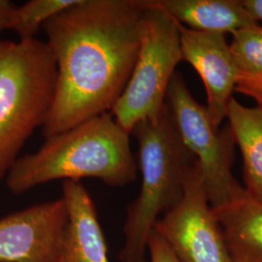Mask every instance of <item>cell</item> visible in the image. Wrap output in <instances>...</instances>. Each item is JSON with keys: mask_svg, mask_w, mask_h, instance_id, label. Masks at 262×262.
<instances>
[{"mask_svg": "<svg viewBox=\"0 0 262 262\" xmlns=\"http://www.w3.org/2000/svg\"><path fill=\"white\" fill-rule=\"evenodd\" d=\"M130 134L105 113L45 139L35 152L19 158L5 182L13 194H23L56 180H100L113 187L133 183L138 165Z\"/></svg>", "mask_w": 262, "mask_h": 262, "instance_id": "cell-2", "label": "cell"}, {"mask_svg": "<svg viewBox=\"0 0 262 262\" xmlns=\"http://www.w3.org/2000/svg\"><path fill=\"white\" fill-rule=\"evenodd\" d=\"M232 262H262V204L247 193L213 209Z\"/></svg>", "mask_w": 262, "mask_h": 262, "instance_id": "cell-12", "label": "cell"}, {"mask_svg": "<svg viewBox=\"0 0 262 262\" xmlns=\"http://www.w3.org/2000/svg\"><path fill=\"white\" fill-rule=\"evenodd\" d=\"M67 225L62 197L0 219V262H57Z\"/></svg>", "mask_w": 262, "mask_h": 262, "instance_id": "cell-8", "label": "cell"}, {"mask_svg": "<svg viewBox=\"0 0 262 262\" xmlns=\"http://www.w3.org/2000/svg\"><path fill=\"white\" fill-rule=\"evenodd\" d=\"M226 119L241 150L246 193L262 204V109L246 107L233 97Z\"/></svg>", "mask_w": 262, "mask_h": 262, "instance_id": "cell-13", "label": "cell"}, {"mask_svg": "<svg viewBox=\"0 0 262 262\" xmlns=\"http://www.w3.org/2000/svg\"><path fill=\"white\" fill-rule=\"evenodd\" d=\"M236 91H238L239 93L245 94V95H248L251 98H253V100L257 104L256 106L262 109V92L257 91V90L253 89V88L241 85V84H238L236 86Z\"/></svg>", "mask_w": 262, "mask_h": 262, "instance_id": "cell-19", "label": "cell"}, {"mask_svg": "<svg viewBox=\"0 0 262 262\" xmlns=\"http://www.w3.org/2000/svg\"><path fill=\"white\" fill-rule=\"evenodd\" d=\"M56 59L36 38L0 40V182L42 128L54 102Z\"/></svg>", "mask_w": 262, "mask_h": 262, "instance_id": "cell-4", "label": "cell"}, {"mask_svg": "<svg viewBox=\"0 0 262 262\" xmlns=\"http://www.w3.org/2000/svg\"><path fill=\"white\" fill-rule=\"evenodd\" d=\"M183 61H187L200 76L207 94V112L220 126L226 119L232 94L241 73L231 55L225 34L202 32L180 24Z\"/></svg>", "mask_w": 262, "mask_h": 262, "instance_id": "cell-9", "label": "cell"}, {"mask_svg": "<svg viewBox=\"0 0 262 262\" xmlns=\"http://www.w3.org/2000/svg\"><path fill=\"white\" fill-rule=\"evenodd\" d=\"M145 25L130 78L110 113L129 134L139 122L156 117L166 101L169 84L182 58L180 24L144 0Z\"/></svg>", "mask_w": 262, "mask_h": 262, "instance_id": "cell-5", "label": "cell"}, {"mask_svg": "<svg viewBox=\"0 0 262 262\" xmlns=\"http://www.w3.org/2000/svg\"><path fill=\"white\" fill-rule=\"evenodd\" d=\"M145 15L144 0H79L43 26L57 71L45 139L112 110L135 66Z\"/></svg>", "mask_w": 262, "mask_h": 262, "instance_id": "cell-1", "label": "cell"}, {"mask_svg": "<svg viewBox=\"0 0 262 262\" xmlns=\"http://www.w3.org/2000/svg\"><path fill=\"white\" fill-rule=\"evenodd\" d=\"M79 0H30L14 8L8 29L16 32L19 39H32L40 28Z\"/></svg>", "mask_w": 262, "mask_h": 262, "instance_id": "cell-14", "label": "cell"}, {"mask_svg": "<svg viewBox=\"0 0 262 262\" xmlns=\"http://www.w3.org/2000/svg\"><path fill=\"white\" fill-rule=\"evenodd\" d=\"M165 102L179 138L199 165L212 208L245 195V188L232 173L235 141L231 131L221 130L213 123L206 107L197 102L178 72L170 82Z\"/></svg>", "mask_w": 262, "mask_h": 262, "instance_id": "cell-6", "label": "cell"}, {"mask_svg": "<svg viewBox=\"0 0 262 262\" xmlns=\"http://www.w3.org/2000/svg\"><path fill=\"white\" fill-rule=\"evenodd\" d=\"M138 143L140 192L127 207L120 262H146L148 242L159 217L183 194L187 169L195 160L179 138L165 102L154 118L131 130Z\"/></svg>", "mask_w": 262, "mask_h": 262, "instance_id": "cell-3", "label": "cell"}, {"mask_svg": "<svg viewBox=\"0 0 262 262\" xmlns=\"http://www.w3.org/2000/svg\"><path fill=\"white\" fill-rule=\"evenodd\" d=\"M154 231L181 262H232L196 160L187 169L180 200L159 217Z\"/></svg>", "mask_w": 262, "mask_h": 262, "instance_id": "cell-7", "label": "cell"}, {"mask_svg": "<svg viewBox=\"0 0 262 262\" xmlns=\"http://www.w3.org/2000/svg\"><path fill=\"white\" fill-rule=\"evenodd\" d=\"M67 225L57 262H110L94 199L81 182L63 181Z\"/></svg>", "mask_w": 262, "mask_h": 262, "instance_id": "cell-10", "label": "cell"}, {"mask_svg": "<svg viewBox=\"0 0 262 262\" xmlns=\"http://www.w3.org/2000/svg\"><path fill=\"white\" fill-rule=\"evenodd\" d=\"M242 3L254 19L262 21V0H242Z\"/></svg>", "mask_w": 262, "mask_h": 262, "instance_id": "cell-18", "label": "cell"}, {"mask_svg": "<svg viewBox=\"0 0 262 262\" xmlns=\"http://www.w3.org/2000/svg\"><path fill=\"white\" fill-rule=\"evenodd\" d=\"M179 24L196 31L231 33L258 24L242 0H150Z\"/></svg>", "mask_w": 262, "mask_h": 262, "instance_id": "cell-11", "label": "cell"}, {"mask_svg": "<svg viewBox=\"0 0 262 262\" xmlns=\"http://www.w3.org/2000/svg\"><path fill=\"white\" fill-rule=\"evenodd\" d=\"M232 35L229 48L241 77L261 78L262 26L253 25L236 31Z\"/></svg>", "mask_w": 262, "mask_h": 262, "instance_id": "cell-15", "label": "cell"}, {"mask_svg": "<svg viewBox=\"0 0 262 262\" xmlns=\"http://www.w3.org/2000/svg\"><path fill=\"white\" fill-rule=\"evenodd\" d=\"M238 84L246 85L249 88H253L257 91L262 92V77L261 78H240L238 81Z\"/></svg>", "mask_w": 262, "mask_h": 262, "instance_id": "cell-20", "label": "cell"}, {"mask_svg": "<svg viewBox=\"0 0 262 262\" xmlns=\"http://www.w3.org/2000/svg\"><path fill=\"white\" fill-rule=\"evenodd\" d=\"M150 262H181L167 243L155 231L148 242Z\"/></svg>", "mask_w": 262, "mask_h": 262, "instance_id": "cell-16", "label": "cell"}, {"mask_svg": "<svg viewBox=\"0 0 262 262\" xmlns=\"http://www.w3.org/2000/svg\"><path fill=\"white\" fill-rule=\"evenodd\" d=\"M16 5L9 0H0V33L8 29L10 17Z\"/></svg>", "mask_w": 262, "mask_h": 262, "instance_id": "cell-17", "label": "cell"}]
</instances>
